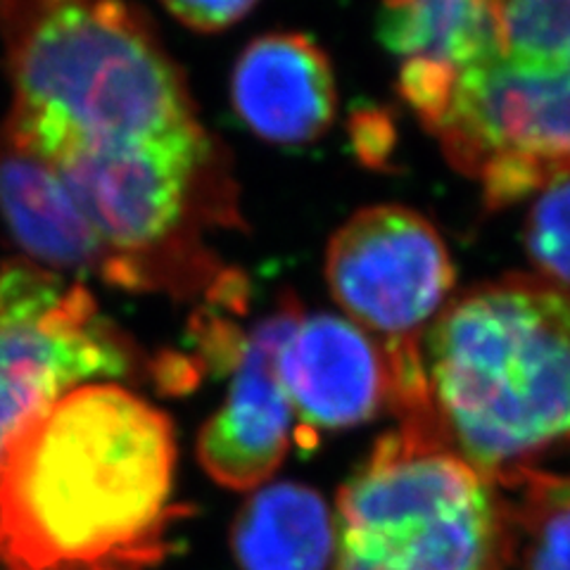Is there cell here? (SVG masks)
<instances>
[{"instance_id":"obj_13","label":"cell","mask_w":570,"mask_h":570,"mask_svg":"<svg viewBox=\"0 0 570 570\" xmlns=\"http://www.w3.org/2000/svg\"><path fill=\"white\" fill-rule=\"evenodd\" d=\"M230 549L243 570H326L335 551V523L314 490L276 483L243 507Z\"/></svg>"},{"instance_id":"obj_11","label":"cell","mask_w":570,"mask_h":570,"mask_svg":"<svg viewBox=\"0 0 570 570\" xmlns=\"http://www.w3.org/2000/svg\"><path fill=\"white\" fill-rule=\"evenodd\" d=\"M0 217L31 257L56 274L94 276L131 293L127 266L71 198L46 157L0 127Z\"/></svg>"},{"instance_id":"obj_1","label":"cell","mask_w":570,"mask_h":570,"mask_svg":"<svg viewBox=\"0 0 570 570\" xmlns=\"http://www.w3.org/2000/svg\"><path fill=\"white\" fill-rule=\"evenodd\" d=\"M165 412L115 383L69 390L0 459V570H153L186 515Z\"/></svg>"},{"instance_id":"obj_6","label":"cell","mask_w":570,"mask_h":570,"mask_svg":"<svg viewBox=\"0 0 570 570\" xmlns=\"http://www.w3.org/2000/svg\"><path fill=\"white\" fill-rule=\"evenodd\" d=\"M333 523V570H504L502 492L428 421L376 442Z\"/></svg>"},{"instance_id":"obj_2","label":"cell","mask_w":570,"mask_h":570,"mask_svg":"<svg viewBox=\"0 0 570 570\" xmlns=\"http://www.w3.org/2000/svg\"><path fill=\"white\" fill-rule=\"evenodd\" d=\"M6 131L33 150L117 146L200 127L184 71L127 0H0Z\"/></svg>"},{"instance_id":"obj_15","label":"cell","mask_w":570,"mask_h":570,"mask_svg":"<svg viewBox=\"0 0 570 570\" xmlns=\"http://www.w3.org/2000/svg\"><path fill=\"white\" fill-rule=\"evenodd\" d=\"M504 497V570H570V475L519 469L492 478Z\"/></svg>"},{"instance_id":"obj_3","label":"cell","mask_w":570,"mask_h":570,"mask_svg":"<svg viewBox=\"0 0 570 570\" xmlns=\"http://www.w3.org/2000/svg\"><path fill=\"white\" fill-rule=\"evenodd\" d=\"M440 438L490 478L570 440V293L509 276L461 295L421 341Z\"/></svg>"},{"instance_id":"obj_16","label":"cell","mask_w":570,"mask_h":570,"mask_svg":"<svg viewBox=\"0 0 570 570\" xmlns=\"http://www.w3.org/2000/svg\"><path fill=\"white\" fill-rule=\"evenodd\" d=\"M525 247L547 283L570 293V178L534 203L525 224Z\"/></svg>"},{"instance_id":"obj_5","label":"cell","mask_w":570,"mask_h":570,"mask_svg":"<svg viewBox=\"0 0 570 570\" xmlns=\"http://www.w3.org/2000/svg\"><path fill=\"white\" fill-rule=\"evenodd\" d=\"M492 41L452 71L428 131L502 209L570 178V0H494Z\"/></svg>"},{"instance_id":"obj_14","label":"cell","mask_w":570,"mask_h":570,"mask_svg":"<svg viewBox=\"0 0 570 570\" xmlns=\"http://www.w3.org/2000/svg\"><path fill=\"white\" fill-rule=\"evenodd\" d=\"M494 0H383L379 36L402 65L459 69L492 41Z\"/></svg>"},{"instance_id":"obj_12","label":"cell","mask_w":570,"mask_h":570,"mask_svg":"<svg viewBox=\"0 0 570 570\" xmlns=\"http://www.w3.org/2000/svg\"><path fill=\"white\" fill-rule=\"evenodd\" d=\"M230 105L245 127L276 146H307L335 119L331 60L305 33H264L230 75Z\"/></svg>"},{"instance_id":"obj_17","label":"cell","mask_w":570,"mask_h":570,"mask_svg":"<svg viewBox=\"0 0 570 570\" xmlns=\"http://www.w3.org/2000/svg\"><path fill=\"white\" fill-rule=\"evenodd\" d=\"M159 3L181 24L214 33L238 24L245 14L255 10L259 0H159Z\"/></svg>"},{"instance_id":"obj_4","label":"cell","mask_w":570,"mask_h":570,"mask_svg":"<svg viewBox=\"0 0 570 570\" xmlns=\"http://www.w3.org/2000/svg\"><path fill=\"white\" fill-rule=\"evenodd\" d=\"M36 153L127 266L131 293L209 302L243 278L205 240L245 222L228 155L203 124L165 138Z\"/></svg>"},{"instance_id":"obj_7","label":"cell","mask_w":570,"mask_h":570,"mask_svg":"<svg viewBox=\"0 0 570 570\" xmlns=\"http://www.w3.org/2000/svg\"><path fill=\"white\" fill-rule=\"evenodd\" d=\"M83 283L29 259L0 266V459L69 390L153 371Z\"/></svg>"},{"instance_id":"obj_10","label":"cell","mask_w":570,"mask_h":570,"mask_svg":"<svg viewBox=\"0 0 570 570\" xmlns=\"http://www.w3.org/2000/svg\"><path fill=\"white\" fill-rule=\"evenodd\" d=\"M278 371L295 419L314 431H345L390 406L381 343L354 321L302 314L281 347Z\"/></svg>"},{"instance_id":"obj_9","label":"cell","mask_w":570,"mask_h":570,"mask_svg":"<svg viewBox=\"0 0 570 570\" xmlns=\"http://www.w3.org/2000/svg\"><path fill=\"white\" fill-rule=\"evenodd\" d=\"M302 314L299 299L285 293L276 309L247 331L230 366L226 402L198 438L200 466L214 483L240 492L255 490L288 454L295 414L281 381L278 356Z\"/></svg>"},{"instance_id":"obj_8","label":"cell","mask_w":570,"mask_h":570,"mask_svg":"<svg viewBox=\"0 0 570 570\" xmlns=\"http://www.w3.org/2000/svg\"><path fill=\"white\" fill-rule=\"evenodd\" d=\"M324 272L337 305L385 352L419 345L454 288L438 228L397 205L362 209L337 228Z\"/></svg>"}]
</instances>
